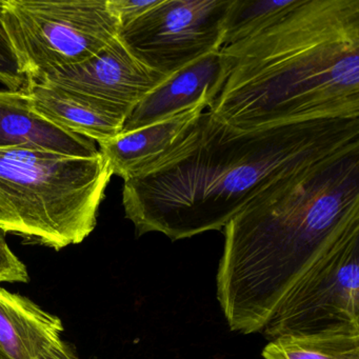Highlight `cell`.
<instances>
[{"mask_svg":"<svg viewBox=\"0 0 359 359\" xmlns=\"http://www.w3.org/2000/svg\"><path fill=\"white\" fill-rule=\"evenodd\" d=\"M357 148L359 117L236 131L203 111L171 150L123 180L126 217L137 236L220 231L275 182Z\"/></svg>","mask_w":359,"mask_h":359,"instance_id":"1","label":"cell"},{"mask_svg":"<svg viewBox=\"0 0 359 359\" xmlns=\"http://www.w3.org/2000/svg\"><path fill=\"white\" fill-rule=\"evenodd\" d=\"M220 54L224 81L209 112L231 129L359 117V0H296Z\"/></svg>","mask_w":359,"mask_h":359,"instance_id":"2","label":"cell"},{"mask_svg":"<svg viewBox=\"0 0 359 359\" xmlns=\"http://www.w3.org/2000/svg\"><path fill=\"white\" fill-rule=\"evenodd\" d=\"M359 226V148L283 178L224 226L216 285L231 331L262 332L297 279Z\"/></svg>","mask_w":359,"mask_h":359,"instance_id":"3","label":"cell"},{"mask_svg":"<svg viewBox=\"0 0 359 359\" xmlns=\"http://www.w3.org/2000/svg\"><path fill=\"white\" fill-rule=\"evenodd\" d=\"M112 176L102 154L0 149V231L55 251L79 245L95 230Z\"/></svg>","mask_w":359,"mask_h":359,"instance_id":"4","label":"cell"},{"mask_svg":"<svg viewBox=\"0 0 359 359\" xmlns=\"http://www.w3.org/2000/svg\"><path fill=\"white\" fill-rule=\"evenodd\" d=\"M1 20L27 83L89 60L121 31L107 0H3Z\"/></svg>","mask_w":359,"mask_h":359,"instance_id":"5","label":"cell"},{"mask_svg":"<svg viewBox=\"0 0 359 359\" xmlns=\"http://www.w3.org/2000/svg\"><path fill=\"white\" fill-rule=\"evenodd\" d=\"M262 332L270 340L359 333V226L342 235L290 287Z\"/></svg>","mask_w":359,"mask_h":359,"instance_id":"6","label":"cell"},{"mask_svg":"<svg viewBox=\"0 0 359 359\" xmlns=\"http://www.w3.org/2000/svg\"><path fill=\"white\" fill-rule=\"evenodd\" d=\"M231 0H159L118 37L148 68L170 76L219 51Z\"/></svg>","mask_w":359,"mask_h":359,"instance_id":"7","label":"cell"},{"mask_svg":"<svg viewBox=\"0 0 359 359\" xmlns=\"http://www.w3.org/2000/svg\"><path fill=\"white\" fill-rule=\"evenodd\" d=\"M168 76L140 62L118 36L89 60L31 83H46L131 114Z\"/></svg>","mask_w":359,"mask_h":359,"instance_id":"8","label":"cell"},{"mask_svg":"<svg viewBox=\"0 0 359 359\" xmlns=\"http://www.w3.org/2000/svg\"><path fill=\"white\" fill-rule=\"evenodd\" d=\"M224 81L220 50L194 60L153 89L133 109L121 133L158 123L199 104L209 108Z\"/></svg>","mask_w":359,"mask_h":359,"instance_id":"9","label":"cell"},{"mask_svg":"<svg viewBox=\"0 0 359 359\" xmlns=\"http://www.w3.org/2000/svg\"><path fill=\"white\" fill-rule=\"evenodd\" d=\"M29 148L77 158L100 156L93 140L71 132L37 114L25 90H0V149Z\"/></svg>","mask_w":359,"mask_h":359,"instance_id":"10","label":"cell"},{"mask_svg":"<svg viewBox=\"0 0 359 359\" xmlns=\"http://www.w3.org/2000/svg\"><path fill=\"white\" fill-rule=\"evenodd\" d=\"M24 90L37 114L98 144L119 135L128 118L121 111L49 83H27Z\"/></svg>","mask_w":359,"mask_h":359,"instance_id":"11","label":"cell"},{"mask_svg":"<svg viewBox=\"0 0 359 359\" xmlns=\"http://www.w3.org/2000/svg\"><path fill=\"white\" fill-rule=\"evenodd\" d=\"M62 319L28 297L0 287V354L41 359L64 344Z\"/></svg>","mask_w":359,"mask_h":359,"instance_id":"12","label":"cell"},{"mask_svg":"<svg viewBox=\"0 0 359 359\" xmlns=\"http://www.w3.org/2000/svg\"><path fill=\"white\" fill-rule=\"evenodd\" d=\"M205 108L207 104H199L153 125L121 133L98 144V150L113 175L123 180L133 177L178 144Z\"/></svg>","mask_w":359,"mask_h":359,"instance_id":"13","label":"cell"},{"mask_svg":"<svg viewBox=\"0 0 359 359\" xmlns=\"http://www.w3.org/2000/svg\"><path fill=\"white\" fill-rule=\"evenodd\" d=\"M264 359H359V333L290 336L271 340Z\"/></svg>","mask_w":359,"mask_h":359,"instance_id":"14","label":"cell"},{"mask_svg":"<svg viewBox=\"0 0 359 359\" xmlns=\"http://www.w3.org/2000/svg\"><path fill=\"white\" fill-rule=\"evenodd\" d=\"M296 0H231L224 20V46L234 45L272 24Z\"/></svg>","mask_w":359,"mask_h":359,"instance_id":"15","label":"cell"},{"mask_svg":"<svg viewBox=\"0 0 359 359\" xmlns=\"http://www.w3.org/2000/svg\"><path fill=\"white\" fill-rule=\"evenodd\" d=\"M1 11L3 0H0V83L5 86L6 89L20 91L26 86V76L4 28Z\"/></svg>","mask_w":359,"mask_h":359,"instance_id":"16","label":"cell"},{"mask_svg":"<svg viewBox=\"0 0 359 359\" xmlns=\"http://www.w3.org/2000/svg\"><path fill=\"white\" fill-rule=\"evenodd\" d=\"M30 281L26 264L12 251L0 231V283H27Z\"/></svg>","mask_w":359,"mask_h":359,"instance_id":"17","label":"cell"},{"mask_svg":"<svg viewBox=\"0 0 359 359\" xmlns=\"http://www.w3.org/2000/svg\"><path fill=\"white\" fill-rule=\"evenodd\" d=\"M159 0H107L111 13L118 20L121 29L137 20L144 12L158 4Z\"/></svg>","mask_w":359,"mask_h":359,"instance_id":"18","label":"cell"},{"mask_svg":"<svg viewBox=\"0 0 359 359\" xmlns=\"http://www.w3.org/2000/svg\"><path fill=\"white\" fill-rule=\"evenodd\" d=\"M41 359H79L75 351L71 348L70 344L64 342L62 346L52 350L49 354Z\"/></svg>","mask_w":359,"mask_h":359,"instance_id":"19","label":"cell"},{"mask_svg":"<svg viewBox=\"0 0 359 359\" xmlns=\"http://www.w3.org/2000/svg\"><path fill=\"white\" fill-rule=\"evenodd\" d=\"M0 359H6L5 357L3 356V355L0 354Z\"/></svg>","mask_w":359,"mask_h":359,"instance_id":"20","label":"cell"}]
</instances>
